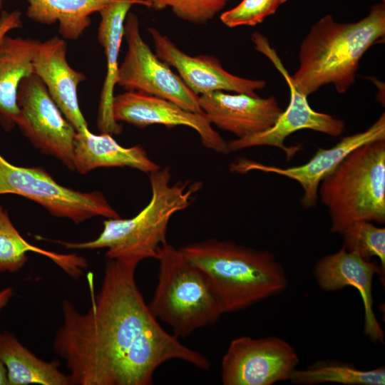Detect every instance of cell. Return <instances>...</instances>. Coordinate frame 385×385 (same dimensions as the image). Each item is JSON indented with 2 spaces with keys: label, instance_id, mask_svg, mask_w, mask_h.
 Segmentation results:
<instances>
[{
  "label": "cell",
  "instance_id": "6da1fadb",
  "mask_svg": "<svg viewBox=\"0 0 385 385\" xmlns=\"http://www.w3.org/2000/svg\"><path fill=\"white\" fill-rule=\"evenodd\" d=\"M136 260L108 259L86 312L68 299L53 342L71 385H150L156 369L181 360L207 370L208 359L165 331L136 283Z\"/></svg>",
  "mask_w": 385,
  "mask_h": 385
},
{
  "label": "cell",
  "instance_id": "7a4b0ae2",
  "mask_svg": "<svg viewBox=\"0 0 385 385\" xmlns=\"http://www.w3.org/2000/svg\"><path fill=\"white\" fill-rule=\"evenodd\" d=\"M384 36V1L374 4L356 22L339 23L332 15H325L302 41L299 67L290 75L291 80L307 96L330 83L339 93H344L355 83L362 56Z\"/></svg>",
  "mask_w": 385,
  "mask_h": 385
},
{
  "label": "cell",
  "instance_id": "3957f363",
  "mask_svg": "<svg viewBox=\"0 0 385 385\" xmlns=\"http://www.w3.org/2000/svg\"><path fill=\"white\" fill-rule=\"evenodd\" d=\"M180 249L205 274L225 314L277 295L288 285L284 268L267 250L217 239Z\"/></svg>",
  "mask_w": 385,
  "mask_h": 385
},
{
  "label": "cell",
  "instance_id": "277c9868",
  "mask_svg": "<svg viewBox=\"0 0 385 385\" xmlns=\"http://www.w3.org/2000/svg\"><path fill=\"white\" fill-rule=\"evenodd\" d=\"M171 178L168 166L149 173L152 193L147 205L131 218L107 219L96 239L83 242H55L68 250L106 248L107 259L156 260L158 248L166 241L170 218L192 203L200 188L197 183L171 184Z\"/></svg>",
  "mask_w": 385,
  "mask_h": 385
},
{
  "label": "cell",
  "instance_id": "5b68a950",
  "mask_svg": "<svg viewBox=\"0 0 385 385\" xmlns=\"http://www.w3.org/2000/svg\"><path fill=\"white\" fill-rule=\"evenodd\" d=\"M318 197L327 207L330 231L340 234L359 221L385 222V140L351 151L320 183Z\"/></svg>",
  "mask_w": 385,
  "mask_h": 385
},
{
  "label": "cell",
  "instance_id": "8992f818",
  "mask_svg": "<svg viewBox=\"0 0 385 385\" xmlns=\"http://www.w3.org/2000/svg\"><path fill=\"white\" fill-rule=\"evenodd\" d=\"M158 283L148 307L176 338L215 324L225 314L211 284L180 249L167 241L158 250Z\"/></svg>",
  "mask_w": 385,
  "mask_h": 385
},
{
  "label": "cell",
  "instance_id": "52a82bcc",
  "mask_svg": "<svg viewBox=\"0 0 385 385\" xmlns=\"http://www.w3.org/2000/svg\"><path fill=\"white\" fill-rule=\"evenodd\" d=\"M14 194L41 205L52 215L80 224L93 217L119 218L103 193L83 192L58 184L43 168L19 167L0 154V195Z\"/></svg>",
  "mask_w": 385,
  "mask_h": 385
},
{
  "label": "cell",
  "instance_id": "ba28073f",
  "mask_svg": "<svg viewBox=\"0 0 385 385\" xmlns=\"http://www.w3.org/2000/svg\"><path fill=\"white\" fill-rule=\"evenodd\" d=\"M128 49L118 66L116 84L126 91L168 100L181 108L204 114L199 96L192 92L170 66L152 51L143 39L137 16L128 13L124 26Z\"/></svg>",
  "mask_w": 385,
  "mask_h": 385
},
{
  "label": "cell",
  "instance_id": "9c48e42d",
  "mask_svg": "<svg viewBox=\"0 0 385 385\" xmlns=\"http://www.w3.org/2000/svg\"><path fill=\"white\" fill-rule=\"evenodd\" d=\"M252 40L257 51L267 56L285 80L289 90V102L274 125L270 129L252 135L235 138L227 142L230 152L254 146L269 145L284 151L287 160L291 159L300 146L285 145L284 141L293 133L303 129L320 132L332 137L341 135L344 131V122L331 115L319 113L309 106L307 96L297 91L275 50L267 38L256 31Z\"/></svg>",
  "mask_w": 385,
  "mask_h": 385
},
{
  "label": "cell",
  "instance_id": "30bf717a",
  "mask_svg": "<svg viewBox=\"0 0 385 385\" xmlns=\"http://www.w3.org/2000/svg\"><path fill=\"white\" fill-rule=\"evenodd\" d=\"M16 100V125L42 153L55 157L74 170L77 132L63 116L41 78L34 73L24 77L19 86Z\"/></svg>",
  "mask_w": 385,
  "mask_h": 385
},
{
  "label": "cell",
  "instance_id": "8fae6325",
  "mask_svg": "<svg viewBox=\"0 0 385 385\" xmlns=\"http://www.w3.org/2000/svg\"><path fill=\"white\" fill-rule=\"evenodd\" d=\"M299 359L294 347L274 336L232 339L222 359L224 385H272L289 380Z\"/></svg>",
  "mask_w": 385,
  "mask_h": 385
},
{
  "label": "cell",
  "instance_id": "7c38bea8",
  "mask_svg": "<svg viewBox=\"0 0 385 385\" xmlns=\"http://www.w3.org/2000/svg\"><path fill=\"white\" fill-rule=\"evenodd\" d=\"M385 140V114L366 130L342 138L329 148H319L306 163L282 168L267 165L247 158H238L230 165L233 173H246L251 170L276 173L297 182L304 194L301 204L305 208L314 207L318 200V188L321 181L330 173L351 151L368 143Z\"/></svg>",
  "mask_w": 385,
  "mask_h": 385
},
{
  "label": "cell",
  "instance_id": "4fadbf2b",
  "mask_svg": "<svg viewBox=\"0 0 385 385\" xmlns=\"http://www.w3.org/2000/svg\"><path fill=\"white\" fill-rule=\"evenodd\" d=\"M112 110L116 122L139 128L155 124L170 128L178 125L190 127L198 133L204 147L221 154L230 153L227 142L214 130L205 114L187 111L168 100L126 91L114 96Z\"/></svg>",
  "mask_w": 385,
  "mask_h": 385
},
{
  "label": "cell",
  "instance_id": "5bb4252c",
  "mask_svg": "<svg viewBox=\"0 0 385 385\" xmlns=\"http://www.w3.org/2000/svg\"><path fill=\"white\" fill-rule=\"evenodd\" d=\"M148 31L157 56L175 68L185 84L197 96L214 91H232L257 96L256 91L264 88L267 84L263 80L242 78L229 73L215 56H189L155 28H148Z\"/></svg>",
  "mask_w": 385,
  "mask_h": 385
},
{
  "label": "cell",
  "instance_id": "9a60e30c",
  "mask_svg": "<svg viewBox=\"0 0 385 385\" xmlns=\"http://www.w3.org/2000/svg\"><path fill=\"white\" fill-rule=\"evenodd\" d=\"M378 274L384 279L379 264L348 252L343 246L337 252L322 257L315 264L313 274L324 292L352 287L359 292L364 305V332L373 342H384V332L374 312L372 285ZM384 280V279H383Z\"/></svg>",
  "mask_w": 385,
  "mask_h": 385
},
{
  "label": "cell",
  "instance_id": "2e32d148",
  "mask_svg": "<svg viewBox=\"0 0 385 385\" xmlns=\"http://www.w3.org/2000/svg\"><path fill=\"white\" fill-rule=\"evenodd\" d=\"M200 106L211 124L240 138L272 128L283 112L275 97L214 91L199 96Z\"/></svg>",
  "mask_w": 385,
  "mask_h": 385
},
{
  "label": "cell",
  "instance_id": "e0dca14e",
  "mask_svg": "<svg viewBox=\"0 0 385 385\" xmlns=\"http://www.w3.org/2000/svg\"><path fill=\"white\" fill-rule=\"evenodd\" d=\"M66 54L67 44L61 36L40 42L33 61L34 73L76 132L85 133L89 129L79 107L78 87L86 76L70 66Z\"/></svg>",
  "mask_w": 385,
  "mask_h": 385
},
{
  "label": "cell",
  "instance_id": "ac0fdd59",
  "mask_svg": "<svg viewBox=\"0 0 385 385\" xmlns=\"http://www.w3.org/2000/svg\"><path fill=\"white\" fill-rule=\"evenodd\" d=\"M135 4L150 8L148 0H111L98 11L101 21L98 39L106 58V74L101 92L97 118L98 128L103 133L118 135L122 131V126L113 118L112 108L125 21L129 10Z\"/></svg>",
  "mask_w": 385,
  "mask_h": 385
},
{
  "label": "cell",
  "instance_id": "d6986e66",
  "mask_svg": "<svg viewBox=\"0 0 385 385\" xmlns=\"http://www.w3.org/2000/svg\"><path fill=\"white\" fill-rule=\"evenodd\" d=\"M103 167H129L148 174L160 168L140 145L125 148L108 133L96 135L90 130L85 133H76L74 170L84 175Z\"/></svg>",
  "mask_w": 385,
  "mask_h": 385
},
{
  "label": "cell",
  "instance_id": "ffe728a7",
  "mask_svg": "<svg viewBox=\"0 0 385 385\" xmlns=\"http://www.w3.org/2000/svg\"><path fill=\"white\" fill-rule=\"evenodd\" d=\"M39 43L36 39L8 35L0 41V123L7 131L16 125L18 88L24 77L34 73Z\"/></svg>",
  "mask_w": 385,
  "mask_h": 385
},
{
  "label": "cell",
  "instance_id": "44dd1931",
  "mask_svg": "<svg viewBox=\"0 0 385 385\" xmlns=\"http://www.w3.org/2000/svg\"><path fill=\"white\" fill-rule=\"evenodd\" d=\"M0 360L7 369L9 385H70L58 361L39 359L6 331L0 333Z\"/></svg>",
  "mask_w": 385,
  "mask_h": 385
},
{
  "label": "cell",
  "instance_id": "7402d4cb",
  "mask_svg": "<svg viewBox=\"0 0 385 385\" xmlns=\"http://www.w3.org/2000/svg\"><path fill=\"white\" fill-rule=\"evenodd\" d=\"M35 252L52 260L66 274L78 278L88 267L86 259L76 254H59L28 242L12 224L7 211L0 205V272H15L28 261L27 253Z\"/></svg>",
  "mask_w": 385,
  "mask_h": 385
},
{
  "label": "cell",
  "instance_id": "603a6c76",
  "mask_svg": "<svg viewBox=\"0 0 385 385\" xmlns=\"http://www.w3.org/2000/svg\"><path fill=\"white\" fill-rule=\"evenodd\" d=\"M111 0H27L26 16L46 25L58 23L64 40H77L90 26L91 16Z\"/></svg>",
  "mask_w": 385,
  "mask_h": 385
},
{
  "label": "cell",
  "instance_id": "cb8c5ba5",
  "mask_svg": "<svg viewBox=\"0 0 385 385\" xmlns=\"http://www.w3.org/2000/svg\"><path fill=\"white\" fill-rule=\"evenodd\" d=\"M289 381L298 385L338 383L346 385H384L385 367L370 370L357 369L354 364L339 361H319L305 369H295Z\"/></svg>",
  "mask_w": 385,
  "mask_h": 385
},
{
  "label": "cell",
  "instance_id": "d4e9b609",
  "mask_svg": "<svg viewBox=\"0 0 385 385\" xmlns=\"http://www.w3.org/2000/svg\"><path fill=\"white\" fill-rule=\"evenodd\" d=\"M339 235L343 247L350 252L370 260L376 257L380 261L382 274H385V228L375 226L371 222L359 221L346 227Z\"/></svg>",
  "mask_w": 385,
  "mask_h": 385
},
{
  "label": "cell",
  "instance_id": "484cf974",
  "mask_svg": "<svg viewBox=\"0 0 385 385\" xmlns=\"http://www.w3.org/2000/svg\"><path fill=\"white\" fill-rule=\"evenodd\" d=\"M150 8L170 7L180 19L197 24H206L232 0H148Z\"/></svg>",
  "mask_w": 385,
  "mask_h": 385
},
{
  "label": "cell",
  "instance_id": "4316f807",
  "mask_svg": "<svg viewBox=\"0 0 385 385\" xmlns=\"http://www.w3.org/2000/svg\"><path fill=\"white\" fill-rule=\"evenodd\" d=\"M280 5L279 0H242L234 8L223 12L220 20L230 28L253 26L274 14Z\"/></svg>",
  "mask_w": 385,
  "mask_h": 385
},
{
  "label": "cell",
  "instance_id": "83f0119b",
  "mask_svg": "<svg viewBox=\"0 0 385 385\" xmlns=\"http://www.w3.org/2000/svg\"><path fill=\"white\" fill-rule=\"evenodd\" d=\"M21 25V13L19 11H2L0 14V41L10 31L20 28Z\"/></svg>",
  "mask_w": 385,
  "mask_h": 385
},
{
  "label": "cell",
  "instance_id": "f1b7e54d",
  "mask_svg": "<svg viewBox=\"0 0 385 385\" xmlns=\"http://www.w3.org/2000/svg\"><path fill=\"white\" fill-rule=\"evenodd\" d=\"M13 295L14 290L11 287L0 290V311L6 306Z\"/></svg>",
  "mask_w": 385,
  "mask_h": 385
},
{
  "label": "cell",
  "instance_id": "f546056e",
  "mask_svg": "<svg viewBox=\"0 0 385 385\" xmlns=\"http://www.w3.org/2000/svg\"><path fill=\"white\" fill-rule=\"evenodd\" d=\"M0 385H9L8 371L4 364L0 360Z\"/></svg>",
  "mask_w": 385,
  "mask_h": 385
},
{
  "label": "cell",
  "instance_id": "4dcf8cb0",
  "mask_svg": "<svg viewBox=\"0 0 385 385\" xmlns=\"http://www.w3.org/2000/svg\"><path fill=\"white\" fill-rule=\"evenodd\" d=\"M5 0H0V13L2 11L3 4Z\"/></svg>",
  "mask_w": 385,
  "mask_h": 385
},
{
  "label": "cell",
  "instance_id": "1f68e13d",
  "mask_svg": "<svg viewBox=\"0 0 385 385\" xmlns=\"http://www.w3.org/2000/svg\"><path fill=\"white\" fill-rule=\"evenodd\" d=\"M281 3V4L285 3L286 1H287L288 0H279Z\"/></svg>",
  "mask_w": 385,
  "mask_h": 385
}]
</instances>
